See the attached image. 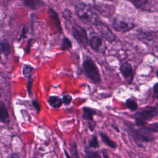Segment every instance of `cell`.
Returning <instances> with one entry per match:
<instances>
[{
    "mask_svg": "<svg viewBox=\"0 0 158 158\" xmlns=\"http://www.w3.org/2000/svg\"><path fill=\"white\" fill-rule=\"evenodd\" d=\"M123 125L128 135L139 147L143 146L144 143L152 142L154 140L153 133L148 129L146 125L144 127L137 126L128 121H125Z\"/></svg>",
    "mask_w": 158,
    "mask_h": 158,
    "instance_id": "1",
    "label": "cell"
},
{
    "mask_svg": "<svg viewBox=\"0 0 158 158\" xmlns=\"http://www.w3.org/2000/svg\"><path fill=\"white\" fill-rule=\"evenodd\" d=\"M157 115L158 106H146L131 115V117L135 120V124L136 125L144 127L148 122Z\"/></svg>",
    "mask_w": 158,
    "mask_h": 158,
    "instance_id": "2",
    "label": "cell"
},
{
    "mask_svg": "<svg viewBox=\"0 0 158 158\" xmlns=\"http://www.w3.org/2000/svg\"><path fill=\"white\" fill-rule=\"evenodd\" d=\"M75 9L77 15L83 22L94 25H97L100 22L98 15L93 8L85 2H81L77 4L75 6Z\"/></svg>",
    "mask_w": 158,
    "mask_h": 158,
    "instance_id": "3",
    "label": "cell"
},
{
    "mask_svg": "<svg viewBox=\"0 0 158 158\" xmlns=\"http://www.w3.org/2000/svg\"><path fill=\"white\" fill-rule=\"evenodd\" d=\"M82 68L85 76L95 83H99L101 76L99 70L94 61L89 57H86L82 62Z\"/></svg>",
    "mask_w": 158,
    "mask_h": 158,
    "instance_id": "4",
    "label": "cell"
},
{
    "mask_svg": "<svg viewBox=\"0 0 158 158\" xmlns=\"http://www.w3.org/2000/svg\"><path fill=\"white\" fill-rule=\"evenodd\" d=\"M112 26L113 29L117 32L126 33L133 29L135 24L130 19L118 15L114 18Z\"/></svg>",
    "mask_w": 158,
    "mask_h": 158,
    "instance_id": "5",
    "label": "cell"
},
{
    "mask_svg": "<svg viewBox=\"0 0 158 158\" xmlns=\"http://www.w3.org/2000/svg\"><path fill=\"white\" fill-rule=\"evenodd\" d=\"M73 37L83 48H86L88 46L89 38L86 29L80 25H75L72 28Z\"/></svg>",
    "mask_w": 158,
    "mask_h": 158,
    "instance_id": "6",
    "label": "cell"
},
{
    "mask_svg": "<svg viewBox=\"0 0 158 158\" xmlns=\"http://www.w3.org/2000/svg\"><path fill=\"white\" fill-rule=\"evenodd\" d=\"M119 71L124 78L126 83L127 85L131 84L135 76V72L132 65L130 62L125 61L120 64Z\"/></svg>",
    "mask_w": 158,
    "mask_h": 158,
    "instance_id": "7",
    "label": "cell"
},
{
    "mask_svg": "<svg viewBox=\"0 0 158 158\" xmlns=\"http://www.w3.org/2000/svg\"><path fill=\"white\" fill-rule=\"evenodd\" d=\"M88 45L91 47V48L99 53H104L106 50V46L103 40V38L98 35H93L89 38Z\"/></svg>",
    "mask_w": 158,
    "mask_h": 158,
    "instance_id": "8",
    "label": "cell"
},
{
    "mask_svg": "<svg viewBox=\"0 0 158 158\" xmlns=\"http://www.w3.org/2000/svg\"><path fill=\"white\" fill-rule=\"evenodd\" d=\"M98 31L100 32L101 35L109 42H112L115 40V36L112 33V31L108 28L106 25L99 22L97 25H96Z\"/></svg>",
    "mask_w": 158,
    "mask_h": 158,
    "instance_id": "9",
    "label": "cell"
},
{
    "mask_svg": "<svg viewBox=\"0 0 158 158\" xmlns=\"http://www.w3.org/2000/svg\"><path fill=\"white\" fill-rule=\"evenodd\" d=\"M83 119L88 121H94V116L97 114V111L92 107L84 106L81 108Z\"/></svg>",
    "mask_w": 158,
    "mask_h": 158,
    "instance_id": "10",
    "label": "cell"
},
{
    "mask_svg": "<svg viewBox=\"0 0 158 158\" xmlns=\"http://www.w3.org/2000/svg\"><path fill=\"white\" fill-rule=\"evenodd\" d=\"M0 122L3 123H9L10 122L8 110L2 100H0Z\"/></svg>",
    "mask_w": 158,
    "mask_h": 158,
    "instance_id": "11",
    "label": "cell"
},
{
    "mask_svg": "<svg viewBox=\"0 0 158 158\" xmlns=\"http://www.w3.org/2000/svg\"><path fill=\"white\" fill-rule=\"evenodd\" d=\"M23 4L31 9H36L45 5L41 0H22Z\"/></svg>",
    "mask_w": 158,
    "mask_h": 158,
    "instance_id": "12",
    "label": "cell"
},
{
    "mask_svg": "<svg viewBox=\"0 0 158 158\" xmlns=\"http://www.w3.org/2000/svg\"><path fill=\"white\" fill-rule=\"evenodd\" d=\"M48 102L51 107L54 109H59L63 104L61 98L57 96H51L48 99Z\"/></svg>",
    "mask_w": 158,
    "mask_h": 158,
    "instance_id": "13",
    "label": "cell"
},
{
    "mask_svg": "<svg viewBox=\"0 0 158 158\" xmlns=\"http://www.w3.org/2000/svg\"><path fill=\"white\" fill-rule=\"evenodd\" d=\"M99 136L104 144L114 149H115L117 148V144L113 140L110 139L106 135H105L102 132H99Z\"/></svg>",
    "mask_w": 158,
    "mask_h": 158,
    "instance_id": "14",
    "label": "cell"
},
{
    "mask_svg": "<svg viewBox=\"0 0 158 158\" xmlns=\"http://www.w3.org/2000/svg\"><path fill=\"white\" fill-rule=\"evenodd\" d=\"M125 106L130 111H135L138 108V105L137 102L135 99L131 98H128L125 101Z\"/></svg>",
    "mask_w": 158,
    "mask_h": 158,
    "instance_id": "15",
    "label": "cell"
},
{
    "mask_svg": "<svg viewBox=\"0 0 158 158\" xmlns=\"http://www.w3.org/2000/svg\"><path fill=\"white\" fill-rule=\"evenodd\" d=\"M10 52V45L6 41H3L0 43V54L7 56Z\"/></svg>",
    "mask_w": 158,
    "mask_h": 158,
    "instance_id": "16",
    "label": "cell"
},
{
    "mask_svg": "<svg viewBox=\"0 0 158 158\" xmlns=\"http://www.w3.org/2000/svg\"><path fill=\"white\" fill-rule=\"evenodd\" d=\"M49 15L51 16V17L54 20L55 24L57 26V28H58V30L59 31V32H61L62 28H61L60 22V20H59L57 14L52 9H51V8L49 9Z\"/></svg>",
    "mask_w": 158,
    "mask_h": 158,
    "instance_id": "17",
    "label": "cell"
},
{
    "mask_svg": "<svg viewBox=\"0 0 158 158\" xmlns=\"http://www.w3.org/2000/svg\"><path fill=\"white\" fill-rule=\"evenodd\" d=\"M135 7L141 9H146L149 4L148 0H129Z\"/></svg>",
    "mask_w": 158,
    "mask_h": 158,
    "instance_id": "18",
    "label": "cell"
},
{
    "mask_svg": "<svg viewBox=\"0 0 158 158\" xmlns=\"http://www.w3.org/2000/svg\"><path fill=\"white\" fill-rule=\"evenodd\" d=\"M34 72H35V69L30 65L25 64L23 67L22 72L23 75L26 77L30 78L33 75Z\"/></svg>",
    "mask_w": 158,
    "mask_h": 158,
    "instance_id": "19",
    "label": "cell"
},
{
    "mask_svg": "<svg viewBox=\"0 0 158 158\" xmlns=\"http://www.w3.org/2000/svg\"><path fill=\"white\" fill-rule=\"evenodd\" d=\"M72 48V43L67 37H64L62 40L61 49L62 51H67Z\"/></svg>",
    "mask_w": 158,
    "mask_h": 158,
    "instance_id": "20",
    "label": "cell"
},
{
    "mask_svg": "<svg viewBox=\"0 0 158 158\" xmlns=\"http://www.w3.org/2000/svg\"><path fill=\"white\" fill-rule=\"evenodd\" d=\"M88 146L89 148H91L93 149H96L99 147V141H98V138L96 136L93 135L92 136V138L89 141Z\"/></svg>",
    "mask_w": 158,
    "mask_h": 158,
    "instance_id": "21",
    "label": "cell"
},
{
    "mask_svg": "<svg viewBox=\"0 0 158 158\" xmlns=\"http://www.w3.org/2000/svg\"><path fill=\"white\" fill-rule=\"evenodd\" d=\"M70 152H71V154H72V157H80V156L78 155V153L77 145V143L75 141H73L71 144Z\"/></svg>",
    "mask_w": 158,
    "mask_h": 158,
    "instance_id": "22",
    "label": "cell"
},
{
    "mask_svg": "<svg viewBox=\"0 0 158 158\" xmlns=\"http://www.w3.org/2000/svg\"><path fill=\"white\" fill-rule=\"evenodd\" d=\"M62 102H63V104L65 106H69L71 102H72V97L70 94H68V93H66V94H64L63 96H62Z\"/></svg>",
    "mask_w": 158,
    "mask_h": 158,
    "instance_id": "23",
    "label": "cell"
},
{
    "mask_svg": "<svg viewBox=\"0 0 158 158\" xmlns=\"http://www.w3.org/2000/svg\"><path fill=\"white\" fill-rule=\"evenodd\" d=\"M146 127L152 133H158V122L149 124Z\"/></svg>",
    "mask_w": 158,
    "mask_h": 158,
    "instance_id": "24",
    "label": "cell"
},
{
    "mask_svg": "<svg viewBox=\"0 0 158 158\" xmlns=\"http://www.w3.org/2000/svg\"><path fill=\"white\" fill-rule=\"evenodd\" d=\"M86 157L88 158H95V157H101V156L98 152L92 151H86Z\"/></svg>",
    "mask_w": 158,
    "mask_h": 158,
    "instance_id": "25",
    "label": "cell"
},
{
    "mask_svg": "<svg viewBox=\"0 0 158 158\" xmlns=\"http://www.w3.org/2000/svg\"><path fill=\"white\" fill-rule=\"evenodd\" d=\"M88 127L89 128V130L91 131H93L94 130V128L96 127V123H95L94 121H88Z\"/></svg>",
    "mask_w": 158,
    "mask_h": 158,
    "instance_id": "26",
    "label": "cell"
},
{
    "mask_svg": "<svg viewBox=\"0 0 158 158\" xmlns=\"http://www.w3.org/2000/svg\"><path fill=\"white\" fill-rule=\"evenodd\" d=\"M28 32V28L27 27H23V28H22V33H21V35L20 37V39H21L22 38H25L27 36V33Z\"/></svg>",
    "mask_w": 158,
    "mask_h": 158,
    "instance_id": "27",
    "label": "cell"
},
{
    "mask_svg": "<svg viewBox=\"0 0 158 158\" xmlns=\"http://www.w3.org/2000/svg\"><path fill=\"white\" fill-rule=\"evenodd\" d=\"M32 103H33V105L35 107L36 109H37L38 110H39L40 109V106L39 103L36 101H33Z\"/></svg>",
    "mask_w": 158,
    "mask_h": 158,
    "instance_id": "28",
    "label": "cell"
},
{
    "mask_svg": "<svg viewBox=\"0 0 158 158\" xmlns=\"http://www.w3.org/2000/svg\"><path fill=\"white\" fill-rule=\"evenodd\" d=\"M152 89L154 94H158V82L154 85Z\"/></svg>",
    "mask_w": 158,
    "mask_h": 158,
    "instance_id": "29",
    "label": "cell"
},
{
    "mask_svg": "<svg viewBox=\"0 0 158 158\" xmlns=\"http://www.w3.org/2000/svg\"><path fill=\"white\" fill-rule=\"evenodd\" d=\"M112 128L117 131V132H118V133H119L120 132V130L118 129V127H117V126H115V125H112Z\"/></svg>",
    "mask_w": 158,
    "mask_h": 158,
    "instance_id": "30",
    "label": "cell"
},
{
    "mask_svg": "<svg viewBox=\"0 0 158 158\" xmlns=\"http://www.w3.org/2000/svg\"><path fill=\"white\" fill-rule=\"evenodd\" d=\"M102 157H109V156L107 155V152H104V151H102Z\"/></svg>",
    "mask_w": 158,
    "mask_h": 158,
    "instance_id": "31",
    "label": "cell"
},
{
    "mask_svg": "<svg viewBox=\"0 0 158 158\" xmlns=\"http://www.w3.org/2000/svg\"><path fill=\"white\" fill-rule=\"evenodd\" d=\"M3 94H3V90H2V89L0 87V100H1V99L2 98Z\"/></svg>",
    "mask_w": 158,
    "mask_h": 158,
    "instance_id": "32",
    "label": "cell"
},
{
    "mask_svg": "<svg viewBox=\"0 0 158 158\" xmlns=\"http://www.w3.org/2000/svg\"><path fill=\"white\" fill-rule=\"evenodd\" d=\"M156 77H157V78H158V69L156 70Z\"/></svg>",
    "mask_w": 158,
    "mask_h": 158,
    "instance_id": "33",
    "label": "cell"
},
{
    "mask_svg": "<svg viewBox=\"0 0 158 158\" xmlns=\"http://www.w3.org/2000/svg\"><path fill=\"white\" fill-rule=\"evenodd\" d=\"M0 55H1V54H0Z\"/></svg>",
    "mask_w": 158,
    "mask_h": 158,
    "instance_id": "34",
    "label": "cell"
}]
</instances>
